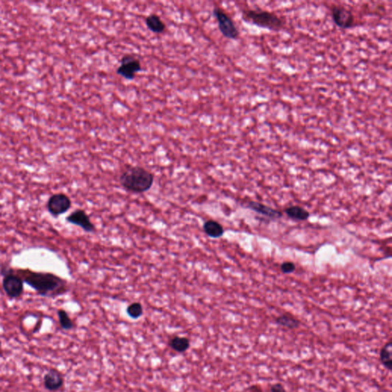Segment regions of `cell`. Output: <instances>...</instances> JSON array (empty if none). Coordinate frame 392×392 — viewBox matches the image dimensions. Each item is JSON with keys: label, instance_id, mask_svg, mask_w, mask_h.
<instances>
[{"label": "cell", "instance_id": "cell-14", "mask_svg": "<svg viewBox=\"0 0 392 392\" xmlns=\"http://www.w3.org/2000/svg\"><path fill=\"white\" fill-rule=\"evenodd\" d=\"M379 360L384 368L392 371V341L389 339L381 349Z\"/></svg>", "mask_w": 392, "mask_h": 392}, {"label": "cell", "instance_id": "cell-3", "mask_svg": "<svg viewBox=\"0 0 392 392\" xmlns=\"http://www.w3.org/2000/svg\"><path fill=\"white\" fill-rule=\"evenodd\" d=\"M242 17L247 23L271 31H281L286 25V20L284 18L265 9H245L242 12Z\"/></svg>", "mask_w": 392, "mask_h": 392}, {"label": "cell", "instance_id": "cell-8", "mask_svg": "<svg viewBox=\"0 0 392 392\" xmlns=\"http://www.w3.org/2000/svg\"><path fill=\"white\" fill-rule=\"evenodd\" d=\"M331 15L334 23L343 30H350L356 24L353 12L343 5H333L331 8Z\"/></svg>", "mask_w": 392, "mask_h": 392}, {"label": "cell", "instance_id": "cell-16", "mask_svg": "<svg viewBox=\"0 0 392 392\" xmlns=\"http://www.w3.org/2000/svg\"><path fill=\"white\" fill-rule=\"evenodd\" d=\"M276 323L288 329H296L300 327V321L290 314H282L276 318Z\"/></svg>", "mask_w": 392, "mask_h": 392}, {"label": "cell", "instance_id": "cell-22", "mask_svg": "<svg viewBox=\"0 0 392 392\" xmlns=\"http://www.w3.org/2000/svg\"><path fill=\"white\" fill-rule=\"evenodd\" d=\"M2 346V343H1V341H0V348Z\"/></svg>", "mask_w": 392, "mask_h": 392}, {"label": "cell", "instance_id": "cell-15", "mask_svg": "<svg viewBox=\"0 0 392 392\" xmlns=\"http://www.w3.org/2000/svg\"><path fill=\"white\" fill-rule=\"evenodd\" d=\"M205 233L212 238H219L224 235V230L220 223L214 220H209L203 224Z\"/></svg>", "mask_w": 392, "mask_h": 392}, {"label": "cell", "instance_id": "cell-6", "mask_svg": "<svg viewBox=\"0 0 392 392\" xmlns=\"http://www.w3.org/2000/svg\"><path fill=\"white\" fill-rule=\"evenodd\" d=\"M120 65L117 69V74L128 81H133L136 77V74L142 70L141 61L134 55H123Z\"/></svg>", "mask_w": 392, "mask_h": 392}, {"label": "cell", "instance_id": "cell-1", "mask_svg": "<svg viewBox=\"0 0 392 392\" xmlns=\"http://www.w3.org/2000/svg\"><path fill=\"white\" fill-rule=\"evenodd\" d=\"M26 285L36 290L38 295L46 297H57L69 292L67 281L52 273L38 272L30 269H13Z\"/></svg>", "mask_w": 392, "mask_h": 392}, {"label": "cell", "instance_id": "cell-12", "mask_svg": "<svg viewBox=\"0 0 392 392\" xmlns=\"http://www.w3.org/2000/svg\"><path fill=\"white\" fill-rule=\"evenodd\" d=\"M168 345L173 351L183 353L190 348L191 342L185 336H174L169 339Z\"/></svg>", "mask_w": 392, "mask_h": 392}, {"label": "cell", "instance_id": "cell-7", "mask_svg": "<svg viewBox=\"0 0 392 392\" xmlns=\"http://www.w3.org/2000/svg\"><path fill=\"white\" fill-rule=\"evenodd\" d=\"M71 200L67 195L56 193L52 195L47 202L48 213L57 217L67 213L71 207Z\"/></svg>", "mask_w": 392, "mask_h": 392}, {"label": "cell", "instance_id": "cell-19", "mask_svg": "<svg viewBox=\"0 0 392 392\" xmlns=\"http://www.w3.org/2000/svg\"><path fill=\"white\" fill-rule=\"evenodd\" d=\"M127 314L133 320H137L143 314V307L139 302H134L127 307Z\"/></svg>", "mask_w": 392, "mask_h": 392}, {"label": "cell", "instance_id": "cell-18", "mask_svg": "<svg viewBox=\"0 0 392 392\" xmlns=\"http://www.w3.org/2000/svg\"><path fill=\"white\" fill-rule=\"evenodd\" d=\"M57 314H58L61 327L64 330H71V329L74 327V322H73L71 317H69V314L65 310L60 309V310H58Z\"/></svg>", "mask_w": 392, "mask_h": 392}, {"label": "cell", "instance_id": "cell-4", "mask_svg": "<svg viewBox=\"0 0 392 392\" xmlns=\"http://www.w3.org/2000/svg\"><path fill=\"white\" fill-rule=\"evenodd\" d=\"M1 274L3 277L2 285L5 294L12 300L19 299L24 292V281L12 267H2Z\"/></svg>", "mask_w": 392, "mask_h": 392}, {"label": "cell", "instance_id": "cell-21", "mask_svg": "<svg viewBox=\"0 0 392 392\" xmlns=\"http://www.w3.org/2000/svg\"><path fill=\"white\" fill-rule=\"evenodd\" d=\"M270 392H286V389L283 384L280 382L272 384L271 387H270Z\"/></svg>", "mask_w": 392, "mask_h": 392}, {"label": "cell", "instance_id": "cell-2", "mask_svg": "<svg viewBox=\"0 0 392 392\" xmlns=\"http://www.w3.org/2000/svg\"><path fill=\"white\" fill-rule=\"evenodd\" d=\"M154 176L141 166H130L122 173L120 183L124 189L134 193H143L152 188Z\"/></svg>", "mask_w": 392, "mask_h": 392}, {"label": "cell", "instance_id": "cell-10", "mask_svg": "<svg viewBox=\"0 0 392 392\" xmlns=\"http://www.w3.org/2000/svg\"><path fill=\"white\" fill-rule=\"evenodd\" d=\"M43 384L45 389L49 392H57L63 387L65 379L62 372L55 368H52L44 375Z\"/></svg>", "mask_w": 392, "mask_h": 392}, {"label": "cell", "instance_id": "cell-17", "mask_svg": "<svg viewBox=\"0 0 392 392\" xmlns=\"http://www.w3.org/2000/svg\"><path fill=\"white\" fill-rule=\"evenodd\" d=\"M285 213L289 217H292L293 219L299 220V221H305L310 217V213L300 206H291L287 208L285 210Z\"/></svg>", "mask_w": 392, "mask_h": 392}, {"label": "cell", "instance_id": "cell-20", "mask_svg": "<svg viewBox=\"0 0 392 392\" xmlns=\"http://www.w3.org/2000/svg\"><path fill=\"white\" fill-rule=\"evenodd\" d=\"M281 271L285 274H289V273L293 272L295 271V265L293 263L285 262L281 265Z\"/></svg>", "mask_w": 392, "mask_h": 392}, {"label": "cell", "instance_id": "cell-9", "mask_svg": "<svg viewBox=\"0 0 392 392\" xmlns=\"http://www.w3.org/2000/svg\"><path fill=\"white\" fill-rule=\"evenodd\" d=\"M66 221L70 224L77 225L82 228L85 232H94L96 229L94 224L91 221L88 214L83 209H77L75 211L71 213L67 217Z\"/></svg>", "mask_w": 392, "mask_h": 392}, {"label": "cell", "instance_id": "cell-11", "mask_svg": "<svg viewBox=\"0 0 392 392\" xmlns=\"http://www.w3.org/2000/svg\"><path fill=\"white\" fill-rule=\"evenodd\" d=\"M145 23L148 30H150L152 33L162 34L166 31V24L156 14L152 13L146 16Z\"/></svg>", "mask_w": 392, "mask_h": 392}, {"label": "cell", "instance_id": "cell-5", "mask_svg": "<svg viewBox=\"0 0 392 392\" xmlns=\"http://www.w3.org/2000/svg\"><path fill=\"white\" fill-rule=\"evenodd\" d=\"M213 16L217 20L220 33L228 39L236 40L239 37V30L231 16L218 6L213 9Z\"/></svg>", "mask_w": 392, "mask_h": 392}, {"label": "cell", "instance_id": "cell-13", "mask_svg": "<svg viewBox=\"0 0 392 392\" xmlns=\"http://www.w3.org/2000/svg\"><path fill=\"white\" fill-rule=\"evenodd\" d=\"M248 207L259 214L267 216L271 218H280L282 216V214L279 211H277L275 209L264 206V205L260 204L258 202H249Z\"/></svg>", "mask_w": 392, "mask_h": 392}]
</instances>
